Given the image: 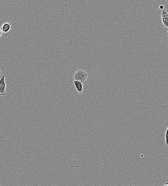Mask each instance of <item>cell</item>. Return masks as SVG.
<instances>
[{
	"label": "cell",
	"mask_w": 168,
	"mask_h": 186,
	"mask_svg": "<svg viewBox=\"0 0 168 186\" xmlns=\"http://www.w3.org/2000/svg\"><path fill=\"white\" fill-rule=\"evenodd\" d=\"M88 76V73L87 71L82 69H80L75 72L74 77L75 80L80 81L84 85L86 83Z\"/></svg>",
	"instance_id": "obj_1"
},
{
	"label": "cell",
	"mask_w": 168,
	"mask_h": 186,
	"mask_svg": "<svg viewBox=\"0 0 168 186\" xmlns=\"http://www.w3.org/2000/svg\"><path fill=\"white\" fill-rule=\"evenodd\" d=\"M12 28V25L10 23H4L1 28L3 35L5 37H7L10 34V31Z\"/></svg>",
	"instance_id": "obj_2"
},
{
	"label": "cell",
	"mask_w": 168,
	"mask_h": 186,
	"mask_svg": "<svg viewBox=\"0 0 168 186\" xmlns=\"http://www.w3.org/2000/svg\"><path fill=\"white\" fill-rule=\"evenodd\" d=\"M5 75L0 79V96H4L6 94V84L5 81Z\"/></svg>",
	"instance_id": "obj_3"
},
{
	"label": "cell",
	"mask_w": 168,
	"mask_h": 186,
	"mask_svg": "<svg viewBox=\"0 0 168 186\" xmlns=\"http://www.w3.org/2000/svg\"><path fill=\"white\" fill-rule=\"evenodd\" d=\"M161 18L164 26L168 28V10L165 8L162 10Z\"/></svg>",
	"instance_id": "obj_4"
},
{
	"label": "cell",
	"mask_w": 168,
	"mask_h": 186,
	"mask_svg": "<svg viewBox=\"0 0 168 186\" xmlns=\"http://www.w3.org/2000/svg\"><path fill=\"white\" fill-rule=\"evenodd\" d=\"M74 83L78 94H82L83 92V84L81 82L77 80H74Z\"/></svg>",
	"instance_id": "obj_5"
},
{
	"label": "cell",
	"mask_w": 168,
	"mask_h": 186,
	"mask_svg": "<svg viewBox=\"0 0 168 186\" xmlns=\"http://www.w3.org/2000/svg\"><path fill=\"white\" fill-rule=\"evenodd\" d=\"M6 70L5 69L4 67H2L0 68V79L3 77V76L5 75Z\"/></svg>",
	"instance_id": "obj_6"
},
{
	"label": "cell",
	"mask_w": 168,
	"mask_h": 186,
	"mask_svg": "<svg viewBox=\"0 0 168 186\" xmlns=\"http://www.w3.org/2000/svg\"><path fill=\"white\" fill-rule=\"evenodd\" d=\"M165 144L167 146H168V128H167L166 131Z\"/></svg>",
	"instance_id": "obj_7"
},
{
	"label": "cell",
	"mask_w": 168,
	"mask_h": 186,
	"mask_svg": "<svg viewBox=\"0 0 168 186\" xmlns=\"http://www.w3.org/2000/svg\"><path fill=\"white\" fill-rule=\"evenodd\" d=\"M3 33L1 30V28H0V38H1V37L2 36Z\"/></svg>",
	"instance_id": "obj_8"
},
{
	"label": "cell",
	"mask_w": 168,
	"mask_h": 186,
	"mask_svg": "<svg viewBox=\"0 0 168 186\" xmlns=\"http://www.w3.org/2000/svg\"><path fill=\"white\" fill-rule=\"evenodd\" d=\"M160 8L162 10L164 9V7L163 5H160Z\"/></svg>",
	"instance_id": "obj_9"
},
{
	"label": "cell",
	"mask_w": 168,
	"mask_h": 186,
	"mask_svg": "<svg viewBox=\"0 0 168 186\" xmlns=\"http://www.w3.org/2000/svg\"><path fill=\"white\" fill-rule=\"evenodd\" d=\"M166 184L165 185H168V183H166Z\"/></svg>",
	"instance_id": "obj_10"
},
{
	"label": "cell",
	"mask_w": 168,
	"mask_h": 186,
	"mask_svg": "<svg viewBox=\"0 0 168 186\" xmlns=\"http://www.w3.org/2000/svg\"><path fill=\"white\" fill-rule=\"evenodd\" d=\"M167 32H168V31H167Z\"/></svg>",
	"instance_id": "obj_11"
}]
</instances>
